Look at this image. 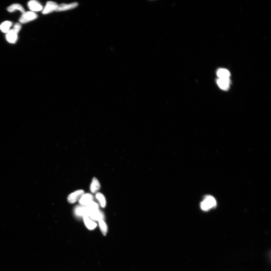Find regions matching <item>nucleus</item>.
Wrapping results in <instances>:
<instances>
[{
  "label": "nucleus",
  "instance_id": "f257e3e1",
  "mask_svg": "<svg viewBox=\"0 0 271 271\" xmlns=\"http://www.w3.org/2000/svg\"><path fill=\"white\" fill-rule=\"evenodd\" d=\"M217 205V202L213 196L207 195L200 204V207L204 211H208Z\"/></svg>",
  "mask_w": 271,
  "mask_h": 271
},
{
  "label": "nucleus",
  "instance_id": "f03ea898",
  "mask_svg": "<svg viewBox=\"0 0 271 271\" xmlns=\"http://www.w3.org/2000/svg\"><path fill=\"white\" fill-rule=\"evenodd\" d=\"M38 18V15L34 12H25L23 13L19 19L20 23H26L31 21H34Z\"/></svg>",
  "mask_w": 271,
  "mask_h": 271
},
{
  "label": "nucleus",
  "instance_id": "7ed1b4c3",
  "mask_svg": "<svg viewBox=\"0 0 271 271\" xmlns=\"http://www.w3.org/2000/svg\"><path fill=\"white\" fill-rule=\"evenodd\" d=\"M84 193V192L83 190H78L70 194L68 197V201L70 203H75L80 198Z\"/></svg>",
  "mask_w": 271,
  "mask_h": 271
},
{
  "label": "nucleus",
  "instance_id": "20e7f679",
  "mask_svg": "<svg viewBox=\"0 0 271 271\" xmlns=\"http://www.w3.org/2000/svg\"><path fill=\"white\" fill-rule=\"evenodd\" d=\"M88 216L92 220L95 221L104 220V215L103 212L99 209L93 210L88 212Z\"/></svg>",
  "mask_w": 271,
  "mask_h": 271
},
{
  "label": "nucleus",
  "instance_id": "39448f33",
  "mask_svg": "<svg viewBox=\"0 0 271 271\" xmlns=\"http://www.w3.org/2000/svg\"><path fill=\"white\" fill-rule=\"evenodd\" d=\"M58 7V5L56 3L52 1L48 2L42 12V13L44 14L50 13L54 11H56Z\"/></svg>",
  "mask_w": 271,
  "mask_h": 271
},
{
  "label": "nucleus",
  "instance_id": "423d86ee",
  "mask_svg": "<svg viewBox=\"0 0 271 271\" xmlns=\"http://www.w3.org/2000/svg\"><path fill=\"white\" fill-rule=\"evenodd\" d=\"M74 213L77 217H84L86 216H88V211L86 206H77L75 208Z\"/></svg>",
  "mask_w": 271,
  "mask_h": 271
},
{
  "label": "nucleus",
  "instance_id": "0eeeda50",
  "mask_svg": "<svg viewBox=\"0 0 271 271\" xmlns=\"http://www.w3.org/2000/svg\"><path fill=\"white\" fill-rule=\"evenodd\" d=\"M93 197L90 193H87L84 194L79 200V202L81 205L87 206L90 203L93 201Z\"/></svg>",
  "mask_w": 271,
  "mask_h": 271
},
{
  "label": "nucleus",
  "instance_id": "6e6552de",
  "mask_svg": "<svg viewBox=\"0 0 271 271\" xmlns=\"http://www.w3.org/2000/svg\"><path fill=\"white\" fill-rule=\"evenodd\" d=\"M28 8L33 12H38L41 11L43 7L38 2L36 1H31L28 3Z\"/></svg>",
  "mask_w": 271,
  "mask_h": 271
},
{
  "label": "nucleus",
  "instance_id": "1a4fd4ad",
  "mask_svg": "<svg viewBox=\"0 0 271 271\" xmlns=\"http://www.w3.org/2000/svg\"><path fill=\"white\" fill-rule=\"evenodd\" d=\"M18 33L13 29H11L7 33L6 36L7 41L11 43H15L18 40Z\"/></svg>",
  "mask_w": 271,
  "mask_h": 271
},
{
  "label": "nucleus",
  "instance_id": "9d476101",
  "mask_svg": "<svg viewBox=\"0 0 271 271\" xmlns=\"http://www.w3.org/2000/svg\"><path fill=\"white\" fill-rule=\"evenodd\" d=\"M78 3H70V4L62 3V4L58 5V8L56 11L58 12L71 10V9L76 8L78 6Z\"/></svg>",
  "mask_w": 271,
  "mask_h": 271
},
{
  "label": "nucleus",
  "instance_id": "9b49d317",
  "mask_svg": "<svg viewBox=\"0 0 271 271\" xmlns=\"http://www.w3.org/2000/svg\"><path fill=\"white\" fill-rule=\"evenodd\" d=\"M230 81L229 79L219 78L217 83L219 87L223 90H226L229 88Z\"/></svg>",
  "mask_w": 271,
  "mask_h": 271
},
{
  "label": "nucleus",
  "instance_id": "f8f14e48",
  "mask_svg": "<svg viewBox=\"0 0 271 271\" xmlns=\"http://www.w3.org/2000/svg\"><path fill=\"white\" fill-rule=\"evenodd\" d=\"M100 184L98 180L96 178H93L90 185V191L93 193H96L100 189Z\"/></svg>",
  "mask_w": 271,
  "mask_h": 271
},
{
  "label": "nucleus",
  "instance_id": "ddd939ff",
  "mask_svg": "<svg viewBox=\"0 0 271 271\" xmlns=\"http://www.w3.org/2000/svg\"><path fill=\"white\" fill-rule=\"evenodd\" d=\"M85 224L88 229L92 230L96 228L97 224L91 220L88 216L83 217Z\"/></svg>",
  "mask_w": 271,
  "mask_h": 271
},
{
  "label": "nucleus",
  "instance_id": "4468645a",
  "mask_svg": "<svg viewBox=\"0 0 271 271\" xmlns=\"http://www.w3.org/2000/svg\"><path fill=\"white\" fill-rule=\"evenodd\" d=\"M230 75L229 71L225 69H219L217 72V75L219 78L229 79Z\"/></svg>",
  "mask_w": 271,
  "mask_h": 271
},
{
  "label": "nucleus",
  "instance_id": "2eb2a0df",
  "mask_svg": "<svg viewBox=\"0 0 271 271\" xmlns=\"http://www.w3.org/2000/svg\"><path fill=\"white\" fill-rule=\"evenodd\" d=\"M8 12L12 13L16 10H19L20 12L23 13L25 12V9L21 5L18 3H15L9 6L7 8Z\"/></svg>",
  "mask_w": 271,
  "mask_h": 271
},
{
  "label": "nucleus",
  "instance_id": "dca6fc26",
  "mask_svg": "<svg viewBox=\"0 0 271 271\" xmlns=\"http://www.w3.org/2000/svg\"><path fill=\"white\" fill-rule=\"evenodd\" d=\"M12 24V23L10 21H5L0 25V30L3 33H7L10 30Z\"/></svg>",
  "mask_w": 271,
  "mask_h": 271
},
{
  "label": "nucleus",
  "instance_id": "f3484780",
  "mask_svg": "<svg viewBox=\"0 0 271 271\" xmlns=\"http://www.w3.org/2000/svg\"><path fill=\"white\" fill-rule=\"evenodd\" d=\"M96 197L101 207L105 208L106 205V201L104 195L101 193H98L96 194Z\"/></svg>",
  "mask_w": 271,
  "mask_h": 271
},
{
  "label": "nucleus",
  "instance_id": "a211bd4d",
  "mask_svg": "<svg viewBox=\"0 0 271 271\" xmlns=\"http://www.w3.org/2000/svg\"><path fill=\"white\" fill-rule=\"evenodd\" d=\"M99 228L103 235L106 236L108 231V226L104 220H101L99 221Z\"/></svg>",
  "mask_w": 271,
  "mask_h": 271
},
{
  "label": "nucleus",
  "instance_id": "6ab92c4d",
  "mask_svg": "<svg viewBox=\"0 0 271 271\" xmlns=\"http://www.w3.org/2000/svg\"><path fill=\"white\" fill-rule=\"evenodd\" d=\"M21 25L20 24V23H16V24L14 25L13 29L17 33H19L20 30H21Z\"/></svg>",
  "mask_w": 271,
  "mask_h": 271
}]
</instances>
